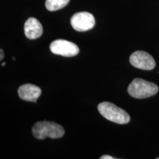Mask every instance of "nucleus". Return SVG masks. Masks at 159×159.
Masks as SVG:
<instances>
[{"label":"nucleus","mask_w":159,"mask_h":159,"mask_svg":"<svg viewBox=\"0 0 159 159\" xmlns=\"http://www.w3.org/2000/svg\"><path fill=\"white\" fill-rule=\"evenodd\" d=\"M5 65H6L5 63H2V66H5Z\"/></svg>","instance_id":"12"},{"label":"nucleus","mask_w":159,"mask_h":159,"mask_svg":"<svg viewBox=\"0 0 159 159\" xmlns=\"http://www.w3.org/2000/svg\"><path fill=\"white\" fill-rule=\"evenodd\" d=\"M13 61H15V60H16V58H15L14 57H13Z\"/></svg>","instance_id":"13"},{"label":"nucleus","mask_w":159,"mask_h":159,"mask_svg":"<svg viewBox=\"0 0 159 159\" xmlns=\"http://www.w3.org/2000/svg\"><path fill=\"white\" fill-rule=\"evenodd\" d=\"M4 58V52L2 49H0V61Z\"/></svg>","instance_id":"11"},{"label":"nucleus","mask_w":159,"mask_h":159,"mask_svg":"<svg viewBox=\"0 0 159 159\" xmlns=\"http://www.w3.org/2000/svg\"><path fill=\"white\" fill-rule=\"evenodd\" d=\"M70 0H46V7L49 11H56L68 5Z\"/></svg>","instance_id":"9"},{"label":"nucleus","mask_w":159,"mask_h":159,"mask_svg":"<svg viewBox=\"0 0 159 159\" xmlns=\"http://www.w3.org/2000/svg\"><path fill=\"white\" fill-rule=\"evenodd\" d=\"M33 136L38 139H44L47 137L55 139H60L65 134L64 129L61 125L52 122H38L32 128Z\"/></svg>","instance_id":"1"},{"label":"nucleus","mask_w":159,"mask_h":159,"mask_svg":"<svg viewBox=\"0 0 159 159\" xmlns=\"http://www.w3.org/2000/svg\"><path fill=\"white\" fill-rule=\"evenodd\" d=\"M70 22L71 27L76 31L85 32L94 27L95 19L90 13L80 12L72 16Z\"/></svg>","instance_id":"5"},{"label":"nucleus","mask_w":159,"mask_h":159,"mask_svg":"<svg viewBox=\"0 0 159 159\" xmlns=\"http://www.w3.org/2000/svg\"><path fill=\"white\" fill-rule=\"evenodd\" d=\"M130 63L136 68L143 70H152L156 66L153 57L144 51H136L130 57Z\"/></svg>","instance_id":"6"},{"label":"nucleus","mask_w":159,"mask_h":159,"mask_svg":"<svg viewBox=\"0 0 159 159\" xmlns=\"http://www.w3.org/2000/svg\"><path fill=\"white\" fill-rule=\"evenodd\" d=\"M157 159H159V158H157Z\"/></svg>","instance_id":"14"},{"label":"nucleus","mask_w":159,"mask_h":159,"mask_svg":"<svg viewBox=\"0 0 159 159\" xmlns=\"http://www.w3.org/2000/svg\"><path fill=\"white\" fill-rule=\"evenodd\" d=\"M49 48L52 53L63 57H73L79 53V47L75 43L63 39L55 40L50 43Z\"/></svg>","instance_id":"4"},{"label":"nucleus","mask_w":159,"mask_h":159,"mask_svg":"<svg viewBox=\"0 0 159 159\" xmlns=\"http://www.w3.org/2000/svg\"><path fill=\"white\" fill-rule=\"evenodd\" d=\"M100 159H114V158L110 156H102L100 157Z\"/></svg>","instance_id":"10"},{"label":"nucleus","mask_w":159,"mask_h":159,"mask_svg":"<svg viewBox=\"0 0 159 159\" xmlns=\"http://www.w3.org/2000/svg\"><path fill=\"white\" fill-rule=\"evenodd\" d=\"M158 91V87L156 84L141 78L134 79L128 88V94L136 99L148 98L156 95Z\"/></svg>","instance_id":"3"},{"label":"nucleus","mask_w":159,"mask_h":159,"mask_svg":"<svg viewBox=\"0 0 159 159\" xmlns=\"http://www.w3.org/2000/svg\"><path fill=\"white\" fill-rule=\"evenodd\" d=\"M25 34L29 39H36L43 33L42 25L35 18H29L25 24Z\"/></svg>","instance_id":"8"},{"label":"nucleus","mask_w":159,"mask_h":159,"mask_svg":"<svg viewBox=\"0 0 159 159\" xmlns=\"http://www.w3.org/2000/svg\"><path fill=\"white\" fill-rule=\"evenodd\" d=\"M41 89L33 84H24L18 89V94L20 98L25 101L35 102L41 96Z\"/></svg>","instance_id":"7"},{"label":"nucleus","mask_w":159,"mask_h":159,"mask_svg":"<svg viewBox=\"0 0 159 159\" xmlns=\"http://www.w3.org/2000/svg\"><path fill=\"white\" fill-rule=\"evenodd\" d=\"M99 114L111 122L125 125L130 122V117L126 111L111 102H102L98 105Z\"/></svg>","instance_id":"2"}]
</instances>
